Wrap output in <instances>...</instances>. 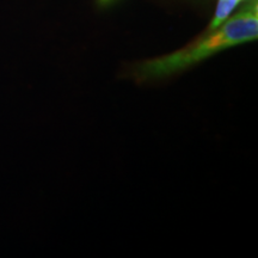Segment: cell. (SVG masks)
<instances>
[{
    "label": "cell",
    "instance_id": "3",
    "mask_svg": "<svg viewBox=\"0 0 258 258\" xmlns=\"http://www.w3.org/2000/svg\"><path fill=\"white\" fill-rule=\"evenodd\" d=\"M111 0H99V3H101L102 5H105V4H108V3H110Z\"/></svg>",
    "mask_w": 258,
    "mask_h": 258
},
{
    "label": "cell",
    "instance_id": "1",
    "mask_svg": "<svg viewBox=\"0 0 258 258\" xmlns=\"http://www.w3.org/2000/svg\"><path fill=\"white\" fill-rule=\"evenodd\" d=\"M258 9L257 0L251 3L225 24L207 35L196 43L175 53L146 61L138 67L137 74L140 79H158L182 72L200 61L208 59L219 51L257 40Z\"/></svg>",
    "mask_w": 258,
    "mask_h": 258
},
{
    "label": "cell",
    "instance_id": "2",
    "mask_svg": "<svg viewBox=\"0 0 258 258\" xmlns=\"http://www.w3.org/2000/svg\"><path fill=\"white\" fill-rule=\"evenodd\" d=\"M241 0H219L217 11H215L214 18L212 19L211 24L208 27V32L215 30V29L220 27L224 23L226 19L228 18V16L232 14L235 6H237Z\"/></svg>",
    "mask_w": 258,
    "mask_h": 258
}]
</instances>
